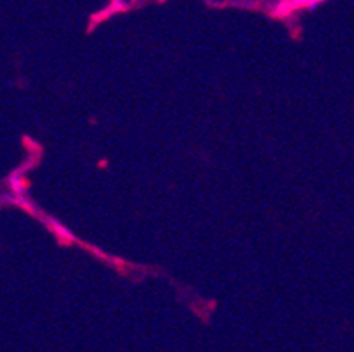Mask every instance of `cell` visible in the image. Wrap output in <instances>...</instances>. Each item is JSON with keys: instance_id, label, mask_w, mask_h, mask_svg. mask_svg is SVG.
<instances>
[{"instance_id": "cell-1", "label": "cell", "mask_w": 354, "mask_h": 352, "mask_svg": "<svg viewBox=\"0 0 354 352\" xmlns=\"http://www.w3.org/2000/svg\"><path fill=\"white\" fill-rule=\"evenodd\" d=\"M323 2H328V0H282L281 4H277L273 15L288 16L295 11H300V9H312L317 4H323Z\"/></svg>"}]
</instances>
